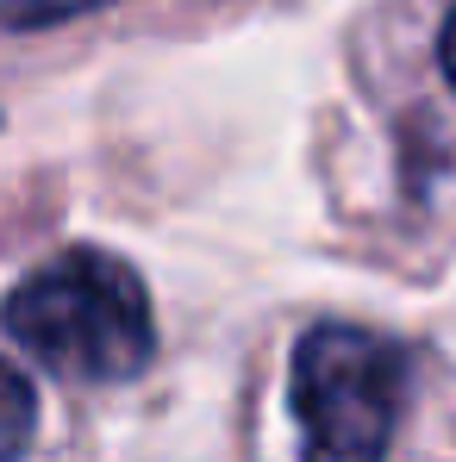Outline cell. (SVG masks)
Masks as SVG:
<instances>
[{
    "mask_svg": "<svg viewBox=\"0 0 456 462\" xmlns=\"http://www.w3.org/2000/svg\"><path fill=\"white\" fill-rule=\"evenodd\" d=\"M0 319L19 350L70 382H132L138 369H151L156 350V319L138 269L88 244L32 269L6 294Z\"/></svg>",
    "mask_w": 456,
    "mask_h": 462,
    "instance_id": "6da1fadb",
    "label": "cell"
},
{
    "mask_svg": "<svg viewBox=\"0 0 456 462\" xmlns=\"http://www.w3.org/2000/svg\"><path fill=\"white\" fill-rule=\"evenodd\" d=\"M288 393L306 438V462H381L400 431L406 350L363 325L325 319L294 344Z\"/></svg>",
    "mask_w": 456,
    "mask_h": 462,
    "instance_id": "7a4b0ae2",
    "label": "cell"
},
{
    "mask_svg": "<svg viewBox=\"0 0 456 462\" xmlns=\"http://www.w3.org/2000/svg\"><path fill=\"white\" fill-rule=\"evenodd\" d=\"M32 431H38V393L13 363H0V462L25 457Z\"/></svg>",
    "mask_w": 456,
    "mask_h": 462,
    "instance_id": "3957f363",
    "label": "cell"
},
{
    "mask_svg": "<svg viewBox=\"0 0 456 462\" xmlns=\"http://www.w3.org/2000/svg\"><path fill=\"white\" fill-rule=\"evenodd\" d=\"M100 6H119V0H0V32H44L81 13H100Z\"/></svg>",
    "mask_w": 456,
    "mask_h": 462,
    "instance_id": "277c9868",
    "label": "cell"
},
{
    "mask_svg": "<svg viewBox=\"0 0 456 462\" xmlns=\"http://www.w3.org/2000/svg\"><path fill=\"white\" fill-rule=\"evenodd\" d=\"M438 63H444V76L456 88V6H451V19H444V32H438Z\"/></svg>",
    "mask_w": 456,
    "mask_h": 462,
    "instance_id": "5b68a950",
    "label": "cell"
}]
</instances>
